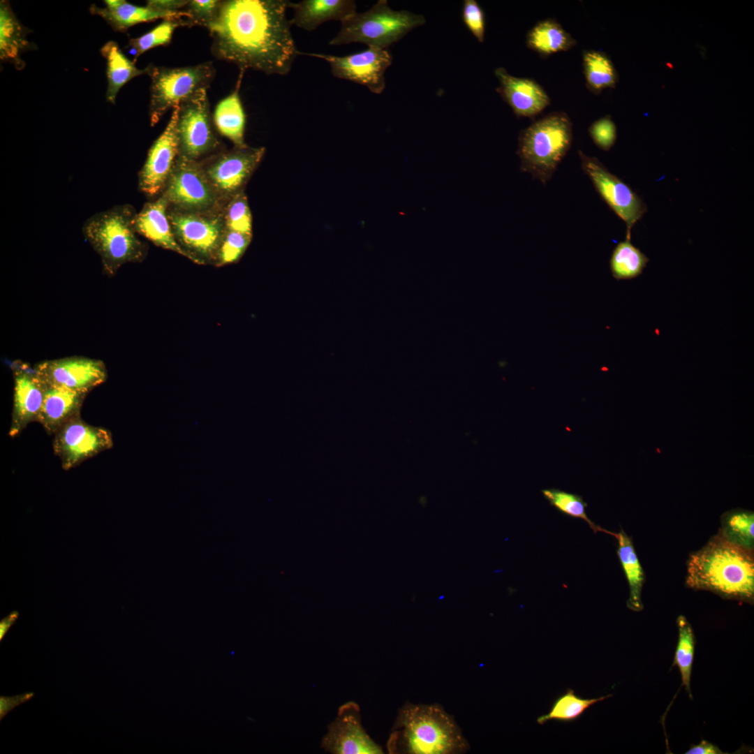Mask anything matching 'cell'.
I'll return each instance as SVG.
<instances>
[{
    "label": "cell",
    "instance_id": "1",
    "mask_svg": "<svg viewBox=\"0 0 754 754\" xmlns=\"http://www.w3.org/2000/svg\"><path fill=\"white\" fill-rule=\"evenodd\" d=\"M289 1H221L208 27L218 59L267 75L288 74L299 54L286 10Z\"/></svg>",
    "mask_w": 754,
    "mask_h": 754
},
{
    "label": "cell",
    "instance_id": "2",
    "mask_svg": "<svg viewBox=\"0 0 754 754\" xmlns=\"http://www.w3.org/2000/svg\"><path fill=\"white\" fill-rule=\"evenodd\" d=\"M686 571V584L691 589L739 600H753V551L732 543L718 533L689 556Z\"/></svg>",
    "mask_w": 754,
    "mask_h": 754
},
{
    "label": "cell",
    "instance_id": "3",
    "mask_svg": "<svg viewBox=\"0 0 754 754\" xmlns=\"http://www.w3.org/2000/svg\"><path fill=\"white\" fill-rule=\"evenodd\" d=\"M391 753L453 754L468 744L454 719L436 704L404 706L387 741Z\"/></svg>",
    "mask_w": 754,
    "mask_h": 754
},
{
    "label": "cell",
    "instance_id": "4",
    "mask_svg": "<svg viewBox=\"0 0 754 754\" xmlns=\"http://www.w3.org/2000/svg\"><path fill=\"white\" fill-rule=\"evenodd\" d=\"M131 209L115 206L89 217L82 226L85 239L99 256L103 270L114 276L128 263L140 262L146 248L138 238Z\"/></svg>",
    "mask_w": 754,
    "mask_h": 754
},
{
    "label": "cell",
    "instance_id": "5",
    "mask_svg": "<svg viewBox=\"0 0 754 754\" xmlns=\"http://www.w3.org/2000/svg\"><path fill=\"white\" fill-rule=\"evenodd\" d=\"M572 124L563 112H552L522 130L517 154L520 170L546 184L569 151Z\"/></svg>",
    "mask_w": 754,
    "mask_h": 754
},
{
    "label": "cell",
    "instance_id": "6",
    "mask_svg": "<svg viewBox=\"0 0 754 754\" xmlns=\"http://www.w3.org/2000/svg\"><path fill=\"white\" fill-rule=\"evenodd\" d=\"M425 22L421 14L395 10L389 6L387 1L379 0L369 10L355 12L342 20L339 32L329 45L360 43L371 47L387 49Z\"/></svg>",
    "mask_w": 754,
    "mask_h": 754
},
{
    "label": "cell",
    "instance_id": "7",
    "mask_svg": "<svg viewBox=\"0 0 754 754\" xmlns=\"http://www.w3.org/2000/svg\"><path fill=\"white\" fill-rule=\"evenodd\" d=\"M151 78L149 114L151 126L170 109L203 89H208L216 70L210 61L194 66L169 68L149 65Z\"/></svg>",
    "mask_w": 754,
    "mask_h": 754
},
{
    "label": "cell",
    "instance_id": "8",
    "mask_svg": "<svg viewBox=\"0 0 754 754\" xmlns=\"http://www.w3.org/2000/svg\"><path fill=\"white\" fill-rule=\"evenodd\" d=\"M583 172L591 181L594 188L626 226V238L630 239L634 225L647 211L642 199L623 181L610 172L596 157L578 151Z\"/></svg>",
    "mask_w": 754,
    "mask_h": 754
},
{
    "label": "cell",
    "instance_id": "9",
    "mask_svg": "<svg viewBox=\"0 0 754 754\" xmlns=\"http://www.w3.org/2000/svg\"><path fill=\"white\" fill-rule=\"evenodd\" d=\"M177 133L179 156L191 160L195 161L219 146L212 129L207 89L179 104Z\"/></svg>",
    "mask_w": 754,
    "mask_h": 754
},
{
    "label": "cell",
    "instance_id": "10",
    "mask_svg": "<svg viewBox=\"0 0 754 754\" xmlns=\"http://www.w3.org/2000/svg\"><path fill=\"white\" fill-rule=\"evenodd\" d=\"M301 54L324 59L334 77L362 84L376 94L385 89V73L392 62V56L387 49L371 47L346 56L299 52Z\"/></svg>",
    "mask_w": 754,
    "mask_h": 754
},
{
    "label": "cell",
    "instance_id": "11",
    "mask_svg": "<svg viewBox=\"0 0 754 754\" xmlns=\"http://www.w3.org/2000/svg\"><path fill=\"white\" fill-rule=\"evenodd\" d=\"M54 435V452L66 471L113 446L109 430L87 424L81 417L67 422Z\"/></svg>",
    "mask_w": 754,
    "mask_h": 754
},
{
    "label": "cell",
    "instance_id": "12",
    "mask_svg": "<svg viewBox=\"0 0 754 754\" xmlns=\"http://www.w3.org/2000/svg\"><path fill=\"white\" fill-rule=\"evenodd\" d=\"M168 218L176 238L194 263L204 264L216 258L223 237L219 219L181 212L172 213Z\"/></svg>",
    "mask_w": 754,
    "mask_h": 754
},
{
    "label": "cell",
    "instance_id": "13",
    "mask_svg": "<svg viewBox=\"0 0 754 754\" xmlns=\"http://www.w3.org/2000/svg\"><path fill=\"white\" fill-rule=\"evenodd\" d=\"M34 368L47 384L87 393L107 378L104 362L85 357L46 360L36 364Z\"/></svg>",
    "mask_w": 754,
    "mask_h": 754
},
{
    "label": "cell",
    "instance_id": "14",
    "mask_svg": "<svg viewBox=\"0 0 754 754\" xmlns=\"http://www.w3.org/2000/svg\"><path fill=\"white\" fill-rule=\"evenodd\" d=\"M172 110L166 128L150 147L139 174V188L148 197H154L163 190L179 156L177 133L179 105Z\"/></svg>",
    "mask_w": 754,
    "mask_h": 754
},
{
    "label": "cell",
    "instance_id": "15",
    "mask_svg": "<svg viewBox=\"0 0 754 754\" xmlns=\"http://www.w3.org/2000/svg\"><path fill=\"white\" fill-rule=\"evenodd\" d=\"M164 196L168 201L189 210L207 209L216 199L212 184L199 165L181 156L170 175Z\"/></svg>",
    "mask_w": 754,
    "mask_h": 754
},
{
    "label": "cell",
    "instance_id": "16",
    "mask_svg": "<svg viewBox=\"0 0 754 754\" xmlns=\"http://www.w3.org/2000/svg\"><path fill=\"white\" fill-rule=\"evenodd\" d=\"M322 747L334 754L383 753L364 729L357 704L348 702L339 708L337 718L329 725Z\"/></svg>",
    "mask_w": 754,
    "mask_h": 754
},
{
    "label": "cell",
    "instance_id": "17",
    "mask_svg": "<svg viewBox=\"0 0 754 754\" xmlns=\"http://www.w3.org/2000/svg\"><path fill=\"white\" fill-rule=\"evenodd\" d=\"M13 408L9 436L15 437L37 419L43 404L45 383L35 368L22 361L12 363Z\"/></svg>",
    "mask_w": 754,
    "mask_h": 754
},
{
    "label": "cell",
    "instance_id": "18",
    "mask_svg": "<svg viewBox=\"0 0 754 754\" xmlns=\"http://www.w3.org/2000/svg\"><path fill=\"white\" fill-rule=\"evenodd\" d=\"M494 75L498 81L496 91L518 117H534L550 105V98L533 79L515 77L498 67Z\"/></svg>",
    "mask_w": 754,
    "mask_h": 754
},
{
    "label": "cell",
    "instance_id": "19",
    "mask_svg": "<svg viewBox=\"0 0 754 754\" xmlns=\"http://www.w3.org/2000/svg\"><path fill=\"white\" fill-rule=\"evenodd\" d=\"M265 151L264 147H236L233 151L219 157L209 168L210 182L222 191H236L255 170Z\"/></svg>",
    "mask_w": 754,
    "mask_h": 754
},
{
    "label": "cell",
    "instance_id": "20",
    "mask_svg": "<svg viewBox=\"0 0 754 754\" xmlns=\"http://www.w3.org/2000/svg\"><path fill=\"white\" fill-rule=\"evenodd\" d=\"M87 394L45 383L44 401L37 422L49 434H54L67 422L81 417Z\"/></svg>",
    "mask_w": 754,
    "mask_h": 754
},
{
    "label": "cell",
    "instance_id": "21",
    "mask_svg": "<svg viewBox=\"0 0 754 754\" xmlns=\"http://www.w3.org/2000/svg\"><path fill=\"white\" fill-rule=\"evenodd\" d=\"M168 200L163 195L155 201L147 203L134 218L137 232L156 245L177 253L194 263L193 258L177 241L166 214Z\"/></svg>",
    "mask_w": 754,
    "mask_h": 754
},
{
    "label": "cell",
    "instance_id": "22",
    "mask_svg": "<svg viewBox=\"0 0 754 754\" xmlns=\"http://www.w3.org/2000/svg\"><path fill=\"white\" fill-rule=\"evenodd\" d=\"M105 7L92 5L90 11L103 18L111 27L118 31H126L130 27L142 22L163 20H181L186 18L184 10L161 11L147 5L138 6L124 0H105Z\"/></svg>",
    "mask_w": 754,
    "mask_h": 754
},
{
    "label": "cell",
    "instance_id": "23",
    "mask_svg": "<svg viewBox=\"0 0 754 754\" xmlns=\"http://www.w3.org/2000/svg\"><path fill=\"white\" fill-rule=\"evenodd\" d=\"M288 8L293 10L291 24L311 31L323 23L341 22L354 14L356 3L353 0H303L297 3L289 1Z\"/></svg>",
    "mask_w": 754,
    "mask_h": 754
},
{
    "label": "cell",
    "instance_id": "24",
    "mask_svg": "<svg viewBox=\"0 0 754 754\" xmlns=\"http://www.w3.org/2000/svg\"><path fill=\"white\" fill-rule=\"evenodd\" d=\"M244 73L240 71L235 90L217 104L213 115L219 133L239 147L246 145L244 140L246 115L239 96Z\"/></svg>",
    "mask_w": 754,
    "mask_h": 754
},
{
    "label": "cell",
    "instance_id": "25",
    "mask_svg": "<svg viewBox=\"0 0 754 754\" xmlns=\"http://www.w3.org/2000/svg\"><path fill=\"white\" fill-rule=\"evenodd\" d=\"M26 28L11 10L8 1L0 3V58L15 65L17 69L24 66L21 55L28 48Z\"/></svg>",
    "mask_w": 754,
    "mask_h": 754
},
{
    "label": "cell",
    "instance_id": "26",
    "mask_svg": "<svg viewBox=\"0 0 754 754\" xmlns=\"http://www.w3.org/2000/svg\"><path fill=\"white\" fill-rule=\"evenodd\" d=\"M106 60L108 87L106 98L112 104L119 90L133 78L148 74L149 67L138 68L135 62L128 59L114 41L107 42L101 49Z\"/></svg>",
    "mask_w": 754,
    "mask_h": 754
},
{
    "label": "cell",
    "instance_id": "27",
    "mask_svg": "<svg viewBox=\"0 0 754 754\" xmlns=\"http://www.w3.org/2000/svg\"><path fill=\"white\" fill-rule=\"evenodd\" d=\"M576 43V40L552 18L536 23L526 37V46L542 57L568 51Z\"/></svg>",
    "mask_w": 754,
    "mask_h": 754
},
{
    "label": "cell",
    "instance_id": "28",
    "mask_svg": "<svg viewBox=\"0 0 754 754\" xmlns=\"http://www.w3.org/2000/svg\"><path fill=\"white\" fill-rule=\"evenodd\" d=\"M614 537L618 541L617 555L628 584L627 607L633 611L640 612L643 609L641 597L644 582L643 568L631 538L623 529L616 533Z\"/></svg>",
    "mask_w": 754,
    "mask_h": 754
},
{
    "label": "cell",
    "instance_id": "29",
    "mask_svg": "<svg viewBox=\"0 0 754 754\" xmlns=\"http://www.w3.org/2000/svg\"><path fill=\"white\" fill-rule=\"evenodd\" d=\"M582 66L586 86L595 94L604 89L614 88L618 82V73L608 55L601 51L584 50Z\"/></svg>",
    "mask_w": 754,
    "mask_h": 754
},
{
    "label": "cell",
    "instance_id": "30",
    "mask_svg": "<svg viewBox=\"0 0 754 754\" xmlns=\"http://www.w3.org/2000/svg\"><path fill=\"white\" fill-rule=\"evenodd\" d=\"M718 532L732 543L746 549L754 548V514L741 508L725 512L721 516Z\"/></svg>",
    "mask_w": 754,
    "mask_h": 754
},
{
    "label": "cell",
    "instance_id": "31",
    "mask_svg": "<svg viewBox=\"0 0 754 754\" xmlns=\"http://www.w3.org/2000/svg\"><path fill=\"white\" fill-rule=\"evenodd\" d=\"M648 261L647 256L630 242V239L626 238L613 250L609 266L616 279L627 280L640 275Z\"/></svg>",
    "mask_w": 754,
    "mask_h": 754
},
{
    "label": "cell",
    "instance_id": "32",
    "mask_svg": "<svg viewBox=\"0 0 754 754\" xmlns=\"http://www.w3.org/2000/svg\"><path fill=\"white\" fill-rule=\"evenodd\" d=\"M608 695L598 698H582L575 695L572 689L559 696L552 705L549 711L537 718L539 725L549 720L570 722L579 718L591 706L610 697Z\"/></svg>",
    "mask_w": 754,
    "mask_h": 754
},
{
    "label": "cell",
    "instance_id": "33",
    "mask_svg": "<svg viewBox=\"0 0 754 754\" xmlns=\"http://www.w3.org/2000/svg\"><path fill=\"white\" fill-rule=\"evenodd\" d=\"M679 631L678 642L672 665H677L683 686L692 698L690 677L695 650V636L691 625L684 616L677 620Z\"/></svg>",
    "mask_w": 754,
    "mask_h": 754
},
{
    "label": "cell",
    "instance_id": "34",
    "mask_svg": "<svg viewBox=\"0 0 754 754\" xmlns=\"http://www.w3.org/2000/svg\"><path fill=\"white\" fill-rule=\"evenodd\" d=\"M542 493L550 505L561 513L584 520L595 533L604 532L615 536L616 533L600 528L589 518L586 512L587 504L581 496L555 488L543 489Z\"/></svg>",
    "mask_w": 754,
    "mask_h": 754
},
{
    "label": "cell",
    "instance_id": "35",
    "mask_svg": "<svg viewBox=\"0 0 754 754\" xmlns=\"http://www.w3.org/2000/svg\"><path fill=\"white\" fill-rule=\"evenodd\" d=\"M181 26H186L184 19L181 20H163L147 33L140 37L130 39L128 47L135 53L133 61L135 62L141 54L150 49L160 45H168L172 40L175 29Z\"/></svg>",
    "mask_w": 754,
    "mask_h": 754
},
{
    "label": "cell",
    "instance_id": "36",
    "mask_svg": "<svg viewBox=\"0 0 754 754\" xmlns=\"http://www.w3.org/2000/svg\"><path fill=\"white\" fill-rule=\"evenodd\" d=\"M251 239V235L229 230L223 237L216 257L219 266L236 262L243 255Z\"/></svg>",
    "mask_w": 754,
    "mask_h": 754
},
{
    "label": "cell",
    "instance_id": "37",
    "mask_svg": "<svg viewBox=\"0 0 754 754\" xmlns=\"http://www.w3.org/2000/svg\"><path fill=\"white\" fill-rule=\"evenodd\" d=\"M221 1L191 0L182 9L186 13L184 21L187 27L203 26L207 28L216 18Z\"/></svg>",
    "mask_w": 754,
    "mask_h": 754
},
{
    "label": "cell",
    "instance_id": "38",
    "mask_svg": "<svg viewBox=\"0 0 754 754\" xmlns=\"http://www.w3.org/2000/svg\"><path fill=\"white\" fill-rule=\"evenodd\" d=\"M229 230L252 235V218L246 197L237 195L230 204L226 216Z\"/></svg>",
    "mask_w": 754,
    "mask_h": 754
},
{
    "label": "cell",
    "instance_id": "39",
    "mask_svg": "<svg viewBox=\"0 0 754 754\" xmlns=\"http://www.w3.org/2000/svg\"><path fill=\"white\" fill-rule=\"evenodd\" d=\"M593 143L600 149L609 151L616 142V126L610 115L604 116L593 121L588 128Z\"/></svg>",
    "mask_w": 754,
    "mask_h": 754
},
{
    "label": "cell",
    "instance_id": "40",
    "mask_svg": "<svg viewBox=\"0 0 754 754\" xmlns=\"http://www.w3.org/2000/svg\"><path fill=\"white\" fill-rule=\"evenodd\" d=\"M462 19L466 27L478 41L483 43L485 33V13L475 0H465L464 1Z\"/></svg>",
    "mask_w": 754,
    "mask_h": 754
},
{
    "label": "cell",
    "instance_id": "41",
    "mask_svg": "<svg viewBox=\"0 0 754 754\" xmlns=\"http://www.w3.org/2000/svg\"><path fill=\"white\" fill-rule=\"evenodd\" d=\"M34 693H25L13 697H0V718L1 720L13 708L26 702L34 696Z\"/></svg>",
    "mask_w": 754,
    "mask_h": 754
},
{
    "label": "cell",
    "instance_id": "42",
    "mask_svg": "<svg viewBox=\"0 0 754 754\" xmlns=\"http://www.w3.org/2000/svg\"><path fill=\"white\" fill-rule=\"evenodd\" d=\"M188 1L184 0H150L147 5L161 11H177L182 10Z\"/></svg>",
    "mask_w": 754,
    "mask_h": 754
},
{
    "label": "cell",
    "instance_id": "43",
    "mask_svg": "<svg viewBox=\"0 0 754 754\" xmlns=\"http://www.w3.org/2000/svg\"><path fill=\"white\" fill-rule=\"evenodd\" d=\"M686 754H723V752L716 745L702 740L699 744L693 745Z\"/></svg>",
    "mask_w": 754,
    "mask_h": 754
},
{
    "label": "cell",
    "instance_id": "44",
    "mask_svg": "<svg viewBox=\"0 0 754 754\" xmlns=\"http://www.w3.org/2000/svg\"><path fill=\"white\" fill-rule=\"evenodd\" d=\"M19 616L17 611H13L0 621V640L1 641L10 628L15 623Z\"/></svg>",
    "mask_w": 754,
    "mask_h": 754
}]
</instances>
